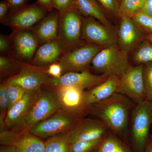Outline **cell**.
Wrapping results in <instances>:
<instances>
[{
  "label": "cell",
  "mask_w": 152,
  "mask_h": 152,
  "mask_svg": "<svg viewBox=\"0 0 152 152\" xmlns=\"http://www.w3.org/2000/svg\"><path fill=\"white\" fill-rule=\"evenodd\" d=\"M136 104L127 97L119 94L89 106L90 114L101 120L110 132L126 141L131 115Z\"/></svg>",
  "instance_id": "6da1fadb"
},
{
  "label": "cell",
  "mask_w": 152,
  "mask_h": 152,
  "mask_svg": "<svg viewBox=\"0 0 152 152\" xmlns=\"http://www.w3.org/2000/svg\"><path fill=\"white\" fill-rule=\"evenodd\" d=\"M61 109L56 93L52 90H38L35 97L23 119L10 130L18 133L29 129Z\"/></svg>",
  "instance_id": "7a4b0ae2"
},
{
  "label": "cell",
  "mask_w": 152,
  "mask_h": 152,
  "mask_svg": "<svg viewBox=\"0 0 152 152\" xmlns=\"http://www.w3.org/2000/svg\"><path fill=\"white\" fill-rule=\"evenodd\" d=\"M130 121V129L135 152H145L152 123V102L136 104Z\"/></svg>",
  "instance_id": "3957f363"
},
{
  "label": "cell",
  "mask_w": 152,
  "mask_h": 152,
  "mask_svg": "<svg viewBox=\"0 0 152 152\" xmlns=\"http://www.w3.org/2000/svg\"><path fill=\"white\" fill-rule=\"evenodd\" d=\"M92 68L96 73L119 77L126 72L130 65L128 52L112 46L99 52L93 59Z\"/></svg>",
  "instance_id": "277c9868"
},
{
  "label": "cell",
  "mask_w": 152,
  "mask_h": 152,
  "mask_svg": "<svg viewBox=\"0 0 152 152\" xmlns=\"http://www.w3.org/2000/svg\"><path fill=\"white\" fill-rule=\"evenodd\" d=\"M82 119L60 109L49 118L30 128L28 131L41 139H47L70 130Z\"/></svg>",
  "instance_id": "5b68a950"
},
{
  "label": "cell",
  "mask_w": 152,
  "mask_h": 152,
  "mask_svg": "<svg viewBox=\"0 0 152 152\" xmlns=\"http://www.w3.org/2000/svg\"><path fill=\"white\" fill-rule=\"evenodd\" d=\"M102 49L100 46L89 43L66 52L58 62L62 67L63 75L88 70L95 56Z\"/></svg>",
  "instance_id": "8992f818"
},
{
  "label": "cell",
  "mask_w": 152,
  "mask_h": 152,
  "mask_svg": "<svg viewBox=\"0 0 152 152\" xmlns=\"http://www.w3.org/2000/svg\"><path fill=\"white\" fill-rule=\"evenodd\" d=\"M143 69V64L130 66L119 77L116 93L124 95L136 104L146 100Z\"/></svg>",
  "instance_id": "52a82bcc"
},
{
  "label": "cell",
  "mask_w": 152,
  "mask_h": 152,
  "mask_svg": "<svg viewBox=\"0 0 152 152\" xmlns=\"http://www.w3.org/2000/svg\"><path fill=\"white\" fill-rule=\"evenodd\" d=\"M82 29L83 18L75 9L60 14L58 39L64 48L65 53L74 49L80 42Z\"/></svg>",
  "instance_id": "ba28073f"
},
{
  "label": "cell",
  "mask_w": 152,
  "mask_h": 152,
  "mask_svg": "<svg viewBox=\"0 0 152 152\" xmlns=\"http://www.w3.org/2000/svg\"><path fill=\"white\" fill-rule=\"evenodd\" d=\"M48 12L37 3L11 12L1 23L12 29L13 32L31 30Z\"/></svg>",
  "instance_id": "9c48e42d"
},
{
  "label": "cell",
  "mask_w": 152,
  "mask_h": 152,
  "mask_svg": "<svg viewBox=\"0 0 152 152\" xmlns=\"http://www.w3.org/2000/svg\"><path fill=\"white\" fill-rule=\"evenodd\" d=\"M51 88L56 93L61 109L81 118L90 114L89 106L85 99V90L69 86Z\"/></svg>",
  "instance_id": "30bf717a"
},
{
  "label": "cell",
  "mask_w": 152,
  "mask_h": 152,
  "mask_svg": "<svg viewBox=\"0 0 152 152\" xmlns=\"http://www.w3.org/2000/svg\"><path fill=\"white\" fill-rule=\"evenodd\" d=\"M51 78L47 73V67L38 66L24 63L18 73L7 80L9 83L18 85L28 91L42 88Z\"/></svg>",
  "instance_id": "8fae6325"
},
{
  "label": "cell",
  "mask_w": 152,
  "mask_h": 152,
  "mask_svg": "<svg viewBox=\"0 0 152 152\" xmlns=\"http://www.w3.org/2000/svg\"><path fill=\"white\" fill-rule=\"evenodd\" d=\"M109 77L106 74H93L89 70L79 72H69L58 78H51L45 86L50 88L61 86H73L86 91L103 83Z\"/></svg>",
  "instance_id": "7c38bea8"
},
{
  "label": "cell",
  "mask_w": 152,
  "mask_h": 152,
  "mask_svg": "<svg viewBox=\"0 0 152 152\" xmlns=\"http://www.w3.org/2000/svg\"><path fill=\"white\" fill-rule=\"evenodd\" d=\"M1 145H11L17 152H45V141L28 130L18 133L7 129L0 134Z\"/></svg>",
  "instance_id": "4fadbf2b"
},
{
  "label": "cell",
  "mask_w": 152,
  "mask_h": 152,
  "mask_svg": "<svg viewBox=\"0 0 152 152\" xmlns=\"http://www.w3.org/2000/svg\"><path fill=\"white\" fill-rule=\"evenodd\" d=\"M13 57L23 63L31 64L39 47L31 30L14 31L11 35Z\"/></svg>",
  "instance_id": "5bb4252c"
},
{
  "label": "cell",
  "mask_w": 152,
  "mask_h": 152,
  "mask_svg": "<svg viewBox=\"0 0 152 152\" xmlns=\"http://www.w3.org/2000/svg\"><path fill=\"white\" fill-rule=\"evenodd\" d=\"M110 131L101 120L83 118L69 131L71 143L78 141H89L104 138Z\"/></svg>",
  "instance_id": "9a60e30c"
},
{
  "label": "cell",
  "mask_w": 152,
  "mask_h": 152,
  "mask_svg": "<svg viewBox=\"0 0 152 152\" xmlns=\"http://www.w3.org/2000/svg\"><path fill=\"white\" fill-rule=\"evenodd\" d=\"M91 17L83 18L82 37L90 43L105 48L116 45V38L110 28Z\"/></svg>",
  "instance_id": "2e32d148"
},
{
  "label": "cell",
  "mask_w": 152,
  "mask_h": 152,
  "mask_svg": "<svg viewBox=\"0 0 152 152\" xmlns=\"http://www.w3.org/2000/svg\"><path fill=\"white\" fill-rule=\"evenodd\" d=\"M59 16L58 11L53 10L31 29L39 45L58 39Z\"/></svg>",
  "instance_id": "e0dca14e"
},
{
  "label": "cell",
  "mask_w": 152,
  "mask_h": 152,
  "mask_svg": "<svg viewBox=\"0 0 152 152\" xmlns=\"http://www.w3.org/2000/svg\"><path fill=\"white\" fill-rule=\"evenodd\" d=\"M65 53L64 48L58 39L42 44L38 47L31 64L40 67L58 62Z\"/></svg>",
  "instance_id": "ac0fdd59"
},
{
  "label": "cell",
  "mask_w": 152,
  "mask_h": 152,
  "mask_svg": "<svg viewBox=\"0 0 152 152\" xmlns=\"http://www.w3.org/2000/svg\"><path fill=\"white\" fill-rule=\"evenodd\" d=\"M118 31V41L121 49L128 52L141 39L142 34L139 26L132 18L121 17Z\"/></svg>",
  "instance_id": "d6986e66"
},
{
  "label": "cell",
  "mask_w": 152,
  "mask_h": 152,
  "mask_svg": "<svg viewBox=\"0 0 152 152\" xmlns=\"http://www.w3.org/2000/svg\"><path fill=\"white\" fill-rule=\"evenodd\" d=\"M39 89L27 91L23 97L9 110L5 119L6 126L8 129H12L23 119L28 110Z\"/></svg>",
  "instance_id": "ffe728a7"
},
{
  "label": "cell",
  "mask_w": 152,
  "mask_h": 152,
  "mask_svg": "<svg viewBox=\"0 0 152 152\" xmlns=\"http://www.w3.org/2000/svg\"><path fill=\"white\" fill-rule=\"evenodd\" d=\"M119 77L116 76H109L103 83L92 88L85 91V99L87 104L89 106L96 103L116 93Z\"/></svg>",
  "instance_id": "44dd1931"
},
{
  "label": "cell",
  "mask_w": 152,
  "mask_h": 152,
  "mask_svg": "<svg viewBox=\"0 0 152 152\" xmlns=\"http://www.w3.org/2000/svg\"><path fill=\"white\" fill-rule=\"evenodd\" d=\"M74 8L87 17L98 20L101 23L111 29V24L96 0H73Z\"/></svg>",
  "instance_id": "7402d4cb"
},
{
  "label": "cell",
  "mask_w": 152,
  "mask_h": 152,
  "mask_svg": "<svg viewBox=\"0 0 152 152\" xmlns=\"http://www.w3.org/2000/svg\"><path fill=\"white\" fill-rule=\"evenodd\" d=\"M110 132L104 137L95 152H133L124 140Z\"/></svg>",
  "instance_id": "603a6c76"
},
{
  "label": "cell",
  "mask_w": 152,
  "mask_h": 152,
  "mask_svg": "<svg viewBox=\"0 0 152 152\" xmlns=\"http://www.w3.org/2000/svg\"><path fill=\"white\" fill-rule=\"evenodd\" d=\"M69 131L52 136L45 141V152H71Z\"/></svg>",
  "instance_id": "cb8c5ba5"
},
{
  "label": "cell",
  "mask_w": 152,
  "mask_h": 152,
  "mask_svg": "<svg viewBox=\"0 0 152 152\" xmlns=\"http://www.w3.org/2000/svg\"><path fill=\"white\" fill-rule=\"evenodd\" d=\"M23 64L10 55H2L0 57L1 78L8 76L12 77L15 75L20 72Z\"/></svg>",
  "instance_id": "d4e9b609"
},
{
  "label": "cell",
  "mask_w": 152,
  "mask_h": 152,
  "mask_svg": "<svg viewBox=\"0 0 152 152\" xmlns=\"http://www.w3.org/2000/svg\"><path fill=\"white\" fill-rule=\"evenodd\" d=\"M145 0H122L119 9V15L121 17L132 18L141 12Z\"/></svg>",
  "instance_id": "484cf974"
},
{
  "label": "cell",
  "mask_w": 152,
  "mask_h": 152,
  "mask_svg": "<svg viewBox=\"0 0 152 152\" xmlns=\"http://www.w3.org/2000/svg\"><path fill=\"white\" fill-rule=\"evenodd\" d=\"M133 59L141 64L152 62V43L148 41L143 42L135 52Z\"/></svg>",
  "instance_id": "4316f807"
},
{
  "label": "cell",
  "mask_w": 152,
  "mask_h": 152,
  "mask_svg": "<svg viewBox=\"0 0 152 152\" xmlns=\"http://www.w3.org/2000/svg\"><path fill=\"white\" fill-rule=\"evenodd\" d=\"M102 140L73 142L71 143V152H95Z\"/></svg>",
  "instance_id": "83f0119b"
},
{
  "label": "cell",
  "mask_w": 152,
  "mask_h": 152,
  "mask_svg": "<svg viewBox=\"0 0 152 152\" xmlns=\"http://www.w3.org/2000/svg\"><path fill=\"white\" fill-rule=\"evenodd\" d=\"M26 91L18 85L10 83L8 82V110L23 97Z\"/></svg>",
  "instance_id": "f1b7e54d"
},
{
  "label": "cell",
  "mask_w": 152,
  "mask_h": 152,
  "mask_svg": "<svg viewBox=\"0 0 152 152\" xmlns=\"http://www.w3.org/2000/svg\"><path fill=\"white\" fill-rule=\"evenodd\" d=\"M8 82L7 80L0 85V118L6 119L8 110Z\"/></svg>",
  "instance_id": "f546056e"
},
{
  "label": "cell",
  "mask_w": 152,
  "mask_h": 152,
  "mask_svg": "<svg viewBox=\"0 0 152 152\" xmlns=\"http://www.w3.org/2000/svg\"><path fill=\"white\" fill-rule=\"evenodd\" d=\"M143 77L146 100L152 102V62L144 66Z\"/></svg>",
  "instance_id": "4dcf8cb0"
},
{
  "label": "cell",
  "mask_w": 152,
  "mask_h": 152,
  "mask_svg": "<svg viewBox=\"0 0 152 152\" xmlns=\"http://www.w3.org/2000/svg\"><path fill=\"white\" fill-rule=\"evenodd\" d=\"M138 26L152 34V16L141 12L132 18Z\"/></svg>",
  "instance_id": "1f68e13d"
},
{
  "label": "cell",
  "mask_w": 152,
  "mask_h": 152,
  "mask_svg": "<svg viewBox=\"0 0 152 152\" xmlns=\"http://www.w3.org/2000/svg\"><path fill=\"white\" fill-rule=\"evenodd\" d=\"M53 7L60 14L74 8L73 0H52Z\"/></svg>",
  "instance_id": "d6a6232c"
},
{
  "label": "cell",
  "mask_w": 152,
  "mask_h": 152,
  "mask_svg": "<svg viewBox=\"0 0 152 152\" xmlns=\"http://www.w3.org/2000/svg\"><path fill=\"white\" fill-rule=\"evenodd\" d=\"M12 46V39L11 36L4 35H0V52L1 55H6L11 51Z\"/></svg>",
  "instance_id": "836d02e7"
},
{
  "label": "cell",
  "mask_w": 152,
  "mask_h": 152,
  "mask_svg": "<svg viewBox=\"0 0 152 152\" xmlns=\"http://www.w3.org/2000/svg\"><path fill=\"white\" fill-rule=\"evenodd\" d=\"M47 72L52 78H58L63 75V69L58 62L54 63L47 67Z\"/></svg>",
  "instance_id": "e575fe53"
},
{
  "label": "cell",
  "mask_w": 152,
  "mask_h": 152,
  "mask_svg": "<svg viewBox=\"0 0 152 152\" xmlns=\"http://www.w3.org/2000/svg\"><path fill=\"white\" fill-rule=\"evenodd\" d=\"M110 12L118 13L120 4L117 0H98Z\"/></svg>",
  "instance_id": "d590c367"
},
{
  "label": "cell",
  "mask_w": 152,
  "mask_h": 152,
  "mask_svg": "<svg viewBox=\"0 0 152 152\" xmlns=\"http://www.w3.org/2000/svg\"><path fill=\"white\" fill-rule=\"evenodd\" d=\"M28 0H7L11 12L20 8L26 5Z\"/></svg>",
  "instance_id": "8d00e7d4"
},
{
  "label": "cell",
  "mask_w": 152,
  "mask_h": 152,
  "mask_svg": "<svg viewBox=\"0 0 152 152\" xmlns=\"http://www.w3.org/2000/svg\"><path fill=\"white\" fill-rule=\"evenodd\" d=\"M10 10L9 6L6 1H2L0 3V20L1 22L3 21L6 17L8 12Z\"/></svg>",
  "instance_id": "74e56055"
},
{
  "label": "cell",
  "mask_w": 152,
  "mask_h": 152,
  "mask_svg": "<svg viewBox=\"0 0 152 152\" xmlns=\"http://www.w3.org/2000/svg\"><path fill=\"white\" fill-rule=\"evenodd\" d=\"M141 12L152 16V0H145Z\"/></svg>",
  "instance_id": "f35d334b"
},
{
  "label": "cell",
  "mask_w": 152,
  "mask_h": 152,
  "mask_svg": "<svg viewBox=\"0 0 152 152\" xmlns=\"http://www.w3.org/2000/svg\"><path fill=\"white\" fill-rule=\"evenodd\" d=\"M37 3L49 12L53 10L52 0H38Z\"/></svg>",
  "instance_id": "ab89813d"
},
{
  "label": "cell",
  "mask_w": 152,
  "mask_h": 152,
  "mask_svg": "<svg viewBox=\"0 0 152 152\" xmlns=\"http://www.w3.org/2000/svg\"><path fill=\"white\" fill-rule=\"evenodd\" d=\"M0 152H17L15 147L11 145H1Z\"/></svg>",
  "instance_id": "60d3db41"
},
{
  "label": "cell",
  "mask_w": 152,
  "mask_h": 152,
  "mask_svg": "<svg viewBox=\"0 0 152 152\" xmlns=\"http://www.w3.org/2000/svg\"><path fill=\"white\" fill-rule=\"evenodd\" d=\"M145 152H152V135L148 139Z\"/></svg>",
  "instance_id": "b9f144b4"
},
{
  "label": "cell",
  "mask_w": 152,
  "mask_h": 152,
  "mask_svg": "<svg viewBox=\"0 0 152 152\" xmlns=\"http://www.w3.org/2000/svg\"><path fill=\"white\" fill-rule=\"evenodd\" d=\"M148 41L152 43V34H150L147 37Z\"/></svg>",
  "instance_id": "7bdbcfd3"
},
{
  "label": "cell",
  "mask_w": 152,
  "mask_h": 152,
  "mask_svg": "<svg viewBox=\"0 0 152 152\" xmlns=\"http://www.w3.org/2000/svg\"><path fill=\"white\" fill-rule=\"evenodd\" d=\"M117 1H118V2H121V1H122V0H117Z\"/></svg>",
  "instance_id": "ee69618b"
}]
</instances>
